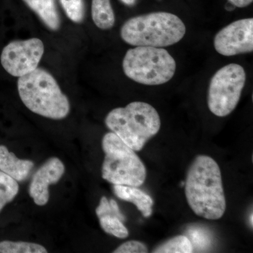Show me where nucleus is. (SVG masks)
<instances>
[{
	"label": "nucleus",
	"mask_w": 253,
	"mask_h": 253,
	"mask_svg": "<svg viewBox=\"0 0 253 253\" xmlns=\"http://www.w3.org/2000/svg\"><path fill=\"white\" fill-rule=\"evenodd\" d=\"M113 191L120 199L135 205L145 217H149L152 214L154 201L141 190L134 186L116 184L113 186Z\"/></svg>",
	"instance_id": "obj_12"
},
{
	"label": "nucleus",
	"mask_w": 253,
	"mask_h": 253,
	"mask_svg": "<svg viewBox=\"0 0 253 253\" xmlns=\"http://www.w3.org/2000/svg\"><path fill=\"white\" fill-rule=\"evenodd\" d=\"M18 94L32 112L53 120H62L71 111L67 96L63 94L52 75L42 68L18 78Z\"/></svg>",
	"instance_id": "obj_2"
},
{
	"label": "nucleus",
	"mask_w": 253,
	"mask_h": 253,
	"mask_svg": "<svg viewBox=\"0 0 253 253\" xmlns=\"http://www.w3.org/2000/svg\"><path fill=\"white\" fill-rule=\"evenodd\" d=\"M187 234L189 235V236L187 237L192 244L193 250L194 247L199 250L206 249L211 244L209 236L201 229H191V230L188 231Z\"/></svg>",
	"instance_id": "obj_21"
},
{
	"label": "nucleus",
	"mask_w": 253,
	"mask_h": 253,
	"mask_svg": "<svg viewBox=\"0 0 253 253\" xmlns=\"http://www.w3.org/2000/svg\"><path fill=\"white\" fill-rule=\"evenodd\" d=\"M126 77L145 85H161L175 74V60L167 50L153 46H136L126 51L123 61Z\"/></svg>",
	"instance_id": "obj_5"
},
{
	"label": "nucleus",
	"mask_w": 253,
	"mask_h": 253,
	"mask_svg": "<svg viewBox=\"0 0 253 253\" xmlns=\"http://www.w3.org/2000/svg\"><path fill=\"white\" fill-rule=\"evenodd\" d=\"M122 2L124 3L125 4L127 5V6H133L136 4V0H121Z\"/></svg>",
	"instance_id": "obj_24"
},
{
	"label": "nucleus",
	"mask_w": 253,
	"mask_h": 253,
	"mask_svg": "<svg viewBox=\"0 0 253 253\" xmlns=\"http://www.w3.org/2000/svg\"><path fill=\"white\" fill-rule=\"evenodd\" d=\"M96 214L98 218L104 215H114L123 222L126 221V217L120 211L117 202L113 199L109 201L106 196H103L100 200L99 206L96 209Z\"/></svg>",
	"instance_id": "obj_20"
},
{
	"label": "nucleus",
	"mask_w": 253,
	"mask_h": 253,
	"mask_svg": "<svg viewBox=\"0 0 253 253\" xmlns=\"http://www.w3.org/2000/svg\"><path fill=\"white\" fill-rule=\"evenodd\" d=\"M229 3L235 7L244 8L252 4L253 0H227Z\"/></svg>",
	"instance_id": "obj_23"
},
{
	"label": "nucleus",
	"mask_w": 253,
	"mask_h": 253,
	"mask_svg": "<svg viewBox=\"0 0 253 253\" xmlns=\"http://www.w3.org/2000/svg\"><path fill=\"white\" fill-rule=\"evenodd\" d=\"M214 46L217 53L225 56L253 52V18L238 20L222 28L214 37Z\"/></svg>",
	"instance_id": "obj_9"
},
{
	"label": "nucleus",
	"mask_w": 253,
	"mask_h": 253,
	"mask_svg": "<svg viewBox=\"0 0 253 253\" xmlns=\"http://www.w3.org/2000/svg\"><path fill=\"white\" fill-rule=\"evenodd\" d=\"M188 204L199 217L216 220L226 211L220 168L210 156L200 155L188 170L185 184Z\"/></svg>",
	"instance_id": "obj_1"
},
{
	"label": "nucleus",
	"mask_w": 253,
	"mask_h": 253,
	"mask_svg": "<svg viewBox=\"0 0 253 253\" xmlns=\"http://www.w3.org/2000/svg\"><path fill=\"white\" fill-rule=\"evenodd\" d=\"M146 245L137 241H126L113 251L114 253H148Z\"/></svg>",
	"instance_id": "obj_22"
},
{
	"label": "nucleus",
	"mask_w": 253,
	"mask_h": 253,
	"mask_svg": "<svg viewBox=\"0 0 253 253\" xmlns=\"http://www.w3.org/2000/svg\"><path fill=\"white\" fill-rule=\"evenodd\" d=\"M253 213H251V216H250V221H251V226L253 225Z\"/></svg>",
	"instance_id": "obj_26"
},
{
	"label": "nucleus",
	"mask_w": 253,
	"mask_h": 253,
	"mask_svg": "<svg viewBox=\"0 0 253 253\" xmlns=\"http://www.w3.org/2000/svg\"><path fill=\"white\" fill-rule=\"evenodd\" d=\"M19 191L18 181L0 171V212L16 198Z\"/></svg>",
	"instance_id": "obj_15"
},
{
	"label": "nucleus",
	"mask_w": 253,
	"mask_h": 253,
	"mask_svg": "<svg viewBox=\"0 0 253 253\" xmlns=\"http://www.w3.org/2000/svg\"><path fill=\"white\" fill-rule=\"evenodd\" d=\"M91 18L96 27L101 30H109L116 21L114 11L110 0H92Z\"/></svg>",
	"instance_id": "obj_14"
},
{
	"label": "nucleus",
	"mask_w": 253,
	"mask_h": 253,
	"mask_svg": "<svg viewBox=\"0 0 253 253\" xmlns=\"http://www.w3.org/2000/svg\"><path fill=\"white\" fill-rule=\"evenodd\" d=\"M44 52L43 42L38 38L14 41L4 46L0 61L9 75L22 77L38 67Z\"/></svg>",
	"instance_id": "obj_8"
},
{
	"label": "nucleus",
	"mask_w": 253,
	"mask_h": 253,
	"mask_svg": "<svg viewBox=\"0 0 253 253\" xmlns=\"http://www.w3.org/2000/svg\"><path fill=\"white\" fill-rule=\"evenodd\" d=\"M194 252L193 246L187 236H176L164 244L158 246L155 253H191Z\"/></svg>",
	"instance_id": "obj_16"
},
{
	"label": "nucleus",
	"mask_w": 253,
	"mask_h": 253,
	"mask_svg": "<svg viewBox=\"0 0 253 253\" xmlns=\"http://www.w3.org/2000/svg\"><path fill=\"white\" fill-rule=\"evenodd\" d=\"M44 246L24 241H3L0 242V253H46Z\"/></svg>",
	"instance_id": "obj_17"
},
{
	"label": "nucleus",
	"mask_w": 253,
	"mask_h": 253,
	"mask_svg": "<svg viewBox=\"0 0 253 253\" xmlns=\"http://www.w3.org/2000/svg\"><path fill=\"white\" fill-rule=\"evenodd\" d=\"M33 168V161L20 159L4 145H0V171L16 181H23L27 179Z\"/></svg>",
	"instance_id": "obj_11"
},
{
	"label": "nucleus",
	"mask_w": 253,
	"mask_h": 253,
	"mask_svg": "<svg viewBox=\"0 0 253 253\" xmlns=\"http://www.w3.org/2000/svg\"><path fill=\"white\" fill-rule=\"evenodd\" d=\"M246 81V73L241 65L230 63L218 70L211 78L208 94L210 111L225 117L236 109Z\"/></svg>",
	"instance_id": "obj_7"
},
{
	"label": "nucleus",
	"mask_w": 253,
	"mask_h": 253,
	"mask_svg": "<svg viewBox=\"0 0 253 253\" xmlns=\"http://www.w3.org/2000/svg\"><path fill=\"white\" fill-rule=\"evenodd\" d=\"M99 219L101 227L107 234L119 239H126L129 236V231L123 221L116 216L104 215Z\"/></svg>",
	"instance_id": "obj_18"
},
{
	"label": "nucleus",
	"mask_w": 253,
	"mask_h": 253,
	"mask_svg": "<svg viewBox=\"0 0 253 253\" xmlns=\"http://www.w3.org/2000/svg\"><path fill=\"white\" fill-rule=\"evenodd\" d=\"M186 30L176 15L158 11L129 18L121 28V36L130 45L163 48L179 42Z\"/></svg>",
	"instance_id": "obj_3"
},
{
	"label": "nucleus",
	"mask_w": 253,
	"mask_h": 253,
	"mask_svg": "<svg viewBox=\"0 0 253 253\" xmlns=\"http://www.w3.org/2000/svg\"><path fill=\"white\" fill-rule=\"evenodd\" d=\"M105 154L102 177L111 184L139 187L144 184L146 170L144 163L116 134L109 132L102 139Z\"/></svg>",
	"instance_id": "obj_6"
},
{
	"label": "nucleus",
	"mask_w": 253,
	"mask_h": 253,
	"mask_svg": "<svg viewBox=\"0 0 253 253\" xmlns=\"http://www.w3.org/2000/svg\"><path fill=\"white\" fill-rule=\"evenodd\" d=\"M105 123L110 130L136 151H141L146 142L158 134L161 126L156 109L141 101L113 109L106 116Z\"/></svg>",
	"instance_id": "obj_4"
},
{
	"label": "nucleus",
	"mask_w": 253,
	"mask_h": 253,
	"mask_svg": "<svg viewBox=\"0 0 253 253\" xmlns=\"http://www.w3.org/2000/svg\"><path fill=\"white\" fill-rule=\"evenodd\" d=\"M64 173V164L56 157L49 158L36 171L29 186V195L37 206L48 204L49 186L59 182Z\"/></svg>",
	"instance_id": "obj_10"
},
{
	"label": "nucleus",
	"mask_w": 253,
	"mask_h": 253,
	"mask_svg": "<svg viewBox=\"0 0 253 253\" xmlns=\"http://www.w3.org/2000/svg\"><path fill=\"white\" fill-rule=\"evenodd\" d=\"M66 16L73 22H83L85 14L83 0H59Z\"/></svg>",
	"instance_id": "obj_19"
},
{
	"label": "nucleus",
	"mask_w": 253,
	"mask_h": 253,
	"mask_svg": "<svg viewBox=\"0 0 253 253\" xmlns=\"http://www.w3.org/2000/svg\"><path fill=\"white\" fill-rule=\"evenodd\" d=\"M234 9H235V6H234V5L231 4V6H227V5H226V9L228 10V11H232V10H234Z\"/></svg>",
	"instance_id": "obj_25"
},
{
	"label": "nucleus",
	"mask_w": 253,
	"mask_h": 253,
	"mask_svg": "<svg viewBox=\"0 0 253 253\" xmlns=\"http://www.w3.org/2000/svg\"><path fill=\"white\" fill-rule=\"evenodd\" d=\"M51 31H58L61 20L55 0H23Z\"/></svg>",
	"instance_id": "obj_13"
}]
</instances>
